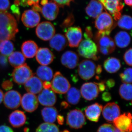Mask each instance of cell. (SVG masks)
Instances as JSON below:
<instances>
[{"mask_svg": "<svg viewBox=\"0 0 132 132\" xmlns=\"http://www.w3.org/2000/svg\"><path fill=\"white\" fill-rule=\"evenodd\" d=\"M18 32V25L14 16L6 11L0 12V42L14 40Z\"/></svg>", "mask_w": 132, "mask_h": 132, "instance_id": "cell-1", "label": "cell"}, {"mask_svg": "<svg viewBox=\"0 0 132 132\" xmlns=\"http://www.w3.org/2000/svg\"><path fill=\"white\" fill-rule=\"evenodd\" d=\"M94 40L97 43L98 50L104 55L111 54L115 50L114 41L106 33L98 31L95 36Z\"/></svg>", "mask_w": 132, "mask_h": 132, "instance_id": "cell-2", "label": "cell"}, {"mask_svg": "<svg viewBox=\"0 0 132 132\" xmlns=\"http://www.w3.org/2000/svg\"><path fill=\"white\" fill-rule=\"evenodd\" d=\"M78 53L80 56L88 59L97 60L98 47L95 43L91 39H86L82 41L78 46Z\"/></svg>", "mask_w": 132, "mask_h": 132, "instance_id": "cell-3", "label": "cell"}, {"mask_svg": "<svg viewBox=\"0 0 132 132\" xmlns=\"http://www.w3.org/2000/svg\"><path fill=\"white\" fill-rule=\"evenodd\" d=\"M95 25L98 31L105 33L109 35L116 26L112 17L107 12H103L97 16Z\"/></svg>", "mask_w": 132, "mask_h": 132, "instance_id": "cell-4", "label": "cell"}, {"mask_svg": "<svg viewBox=\"0 0 132 132\" xmlns=\"http://www.w3.org/2000/svg\"><path fill=\"white\" fill-rule=\"evenodd\" d=\"M71 88L68 80L60 72H57L51 82V89L54 93L59 94H65Z\"/></svg>", "mask_w": 132, "mask_h": 132, "instance_id": "cell-5", "label": "cell"}, {"mask_svg": "<svg viewBox=\"0 0 132 132\" xmlns=\"http://www.w3.org/2000/svg\"><path fill=\"white\" fill-rule=\"evenodd\" d=\"M33 75L31 69L26 64L15 67L12 74L13 80L19 85L25 84Z\"/></svg>", "mask_w": 132, "mask_h": 132, "instance_id": "cell-6", "label": "cell"}, {"mask_svg": "<svg viewBox=\"0 0 132 132\" xmlns=\"http://www.w3.org/2000/svg\"><path fill=\"white\" fill-rule=\"evenodd\" d=\"M104 8L112 15L116 21H118L121 16L124 5L122 0H98Z\"/></svg>", "mask_w": 132, "mask_h": 132, "instance_id": "cell-7", "label": "cell"}, {"mask_svg": "<svg viewBox=\"0 0 132 132\" xmlns=\"http://www.w3.org/2000/svg\"><path fill=\"white\" fill-rule=\"evenodd\" d=\"M96 68L95 64L92 61L89 60H83L79 64L78 74L82 79L88 80L95 75Z\"/></svg>", "mask_w": 132, "mask_h": 132, "instance_id": "cell-8", "label": "cell"}, {"mask_svg": "<svg viewBox=\"0 0 132 132\" xmlns=\"http://www.w3.org/2000/svg\"><path fill=\"white\" fill-rule=\"evenodd\" d=\"M55 29L54 26L49 21H44L39 24L36 29L37 36L44 41L51 39L55 35Z\"/></svg>", "mask_w": 132, "mask_h": 132, "instance_id": "cell-9", "label": "cell"}, {"mask_svg": "<svg viewBox=\"0 0 132 132\" xmlns=\"http://www.w3.org/2000/svg\"><path fill=\"white\" fill-rule=\"evenodd\" d=\"M86 122L85 117L80 110L74 109L70 111L67 118V123L70 127L75 129L82 127Z\"/></svg>", "mask_w": 132, "mask_h": 132, "instance_id": "cell-10", "label": "cell"}, {"mask_svg": "<svg viewBox=\"0 0 132 132\" xmlns=\"http://www.w3.org/2000/svg\"><path fill=\"white\" fill-rule=\"evenodd\" d=\"M68 44L71 47H77L82 40V32L80 27H77L69 28L65 33Z\"/></svg>", "mask_w": 132, "mask_h": 132, "instance_id": "cell-11", "label": "cell"}, {"mask_svg": "<svg viewBox=\"0 0 132 132\" xmlns=\"http://www.w3.org/2000/svg\"><path fill=\"white\" fill-rule=\"evenodd\" d=\"M116 128L122 132H131L132 115L130 112L120 115L113 121Z\"/></svg>", "mask_w": 132, "mask_h": 132, "instance_id": "cell-12", "label": "cell"}, {"mask_svg": "<svg viewBox=\"0 0 132 132\" xmlns=\"http://www.w3.org/2000/svg\"><path fill=\"white\" fill-rule=\"evenodd\" d=\"M21 99V95L19 92L15 90H10L4 95L3 102L7 108L15 109L20 106Z\"/></svg>", "mask_w": 132, "mask_h": 132, "instance_id": "cell-13", "label": "cell"}, {"mask_svg": "<svg viewBox=\"0 0 132 132\" xmlns=\"http://www.w3.org/2000/svg\"><path fill=\"white\" fill-rule=\"evenodd\" d=\"M41 6L40 12L43 17L48 20L53 21L57 18L59 13V7L51 0L47 1Z\"/></svg>", "mask_w": 132, "mask_h": 132, "instance_id": "cell-14", "label": "cell"}, {"mask_svg": "<svg viewBox=\"0 0 132 132\" xmlns=\"http://www.w3.org/2000/svg\"><path fill=\"white\" fill-rule=\"evenodd\" d=\"M21 20L24 26L28 28L35 27L38 26L40 20L39 14L33 10L24 11L21 16Z\"/></svg>", "mask_w": 132, "mask_h": 132, "instance_id": "cell-15", "label": "cell"}, {"mask_svg": "<svg viewBox=\"0 0 132 132\" xmlns=\"http://www.w3.org/2000/svg\"><path fill=\"white\" fill-rule=\"evenodd\" d=\"M80 94L83 98L88 101H92L98 97L99 90L95 82L84 83L80 88Z\"/></svg>", "mask_w": 132, "mask_h": 132, "instance_id": "cell-16", "label": "cell"}, {"mask_svg": "<svg viewBox=\"0 0 132 132\" xmlns=\"http://www.w3.org/2000/svg\"><path fill=\"white\" fill-rule=\"evenodd\" d=\"M22 108L28 112H32L38 108L39 101L35 95L28 93L21 98V102Z\"/></svg>", "mask_w": 132, "mask_h": 132, "instance_id": "cell-17", "label": "cell"}, {"mask_svg": "<svg viewBox=\"0 0 132 132\" xmlns=\"http://www.w3.org/2000/svg\"><path fill=\"white\" fill-rule=\"evenodd\" d=\"M102 114L104 119L109 123H112L116 118L120 115V110L118 104L110 102L106 104L102 108Z\"/></svg>", "mask_w": 132, "mask_h": 132, "instance_id": "cell-18", "label": "cell"}, {"mask_svg": "<svg viewBox=\"0 0 132 132\" xmlns=\"http://www.w3.org/2000/svg\"><path fill=\"white\" fill-rule=\"evenodd\" d=\"M38 101L45 106H52L56 103L57 96L51 89H44L38 96Z\"/></svg>", "mask_w": 132, "mask_h": 132, "instance_id": "cell-19", "label": "cell"}, {"mask_svg": "<svg viewBox=\"0 0 132 132\" xmlns=\"http://www.w3.org/2000/svg\"><path fill=\"white\" fill-rule=\"evenodd\" d=\"M36 58L37 62L42 65L47 66L53 62L54 55L47 48H40L38 49Z\"/></svg>", "mask_w": 132, "mask_h": 132, "instance_id": "cell-20", "label": "cell"}, {"mask_svg": "<svg viewBox=\"0 0 132 132\" xmlns=\"http://www.w3.org/2000/svg\"><path fill=\"white\" fill-rule=\"evenodd\" d=\"M79 58L78 54L72 51H66L62 55L61 61L63 65L69 69H74L78 65Z\"/></svg>", "mask_w": 132, "mask_h": 132, "instance_id": "cell-21", "label": "cell"}, {"mask_svg": "<svg viewBox=\"0 0 132 132\" xmlns=\"http://www.w3.org/2000/svg\"><path fill=\"white\" fill-rule=\"evenodd\" d=\"M24 87L28 93L34 94L40 93L43 89V82L38 77L32 76L24 84Z\"/></svg>", "mask_w": 132, "mask_h": 132, "instance_id": "cell-22", "label": "cell"}, {"mask_svg": "<svg viewBox=\"0 0 132 132\" xmlns=\"http://www.w3.org/2000/svg\"><path fill=\"white\" fill-rule=\"evenodd\" d=\"M102 108L103 107L101 105L98 103H95L87 108L85 111V114L89 120L94 122H98Z\"/></svg>", "mask_w": 132, "mask_h": 132, "instance_id": "cell-23", "label": "cell"}, {"mask_svg": "<svg viewBox=\"0 0 132 132\" xmlns=\"http://www.w3.org/2000/svg\"><path fill=\"white\" fill-rule=\"evenodd\" d=\"M104 7L98 0H91L86 8V12L88 15L96 18L103 12Z\"/></svg>", "mask_w": 132, "mask_h": 132, "instance_id": "cell-24", "label": "cell"}, {"mask_svg": "<svg viewBox=\"0 0 132 132\" xmlns=\"http://www.w3.org/2000/svg\"><path fill=\"white\" fill-rule=\"evenodd\" d=\"M68 44V42L65 36L61 34L55 35L49 42L50 47L58 52L65 49Z\"/></svg>", "mask_w": 132, "mask_h": 132, "instance_id": "cell-25", "label": "cell"}, {"mask_svg": "<svg viewBox=\"0 0 132 132\" xmlns=\"http://www.w3.org/2000/svg\"><path fill=\"white\" fill-rule=\"evenodd\" d=\"M27 118L23 112L19 110L14 111L10 114L9 118L10 123L14 128L22 126L26 123Z\"/></svg>", "mask_w": 132, "mask_h": 132, "instance_id": "cell-26", "label": "cell"}, {"mask_svg": "<svg viewBox=\"0 0 132 132\" xmlns=\"http://www.w3.org/2000/svg\"><path fill=\"white\" fill-rule=\"evenodd\" d=\"M38 46L34 41L27 40L23 43L21 49L22 53L26 58L31 59L34 57L38 50Z\"/></svg>", "mask_w": 132, "mask_h": 132, "instance_id": "cell-27", "label": "cell"}, {"mask_svg": "<svg viewBox=\"0 0 132 132\" xmlns=\"http://www.w3.org/2000/svg\"><path fill=\"white\" fill-rule=\"evenodd\" d=\"M41 114L43 120L46 123H53L57 119L58 111L54 107L47 106L43 109Z\"/></svg>", "mask_w": 132, "mask_h": 132, "instance_id": "cell-28", "label": "cell"}, {"mask_svg": "<svg viewBox=\"0 0 132 132\" xmlns=\"http://www.w3.org/2000/svg\"><path fill=\"white\" fill-rule=\"evenodd\" d=\"M114 43L118 47L124 48L130 44L131 37L126 31H121L117 33L114 36Z\"/></svg>", "mask_w": 132, "mask_h": 132, "instance_id": "cell-29", "label": "cell"}, {"mask_svg": "<svg viewBox=\"0 0 132 132\" xmlns=\"http://www.w3.org/2000/svg\"><path fill=\"white\" fill-rule=\"evenodd\" d=\"M104 68L110 73H115L121 67V64L119 59L115 57H110L104 61Z\"/></svg>", "mask_w": 132, "mask_h": 132, "instance_id": "cell-30", "label": "cell"}, {"mask_svg": "<svg viewBox=\"0 0 132 132\" xmlns=\"http://www.w3.org/2000/svg\"><path fill=\"white\" fill-rule=\"evenodd\" d=\"M36 75L43 81H50L53 76V72L52 68L47 66H40L37 69Z\"/></svg>", "mask_w": 132, "mask_h": 132, "instance_id": "cell-31", "label": "cell"}, {"mask_svg": "<svg viewBox=\"0 0 132 132\" xmlns=\"http://www.w3.org/2000/svg\"><path fill=\"white\" fill-rule=\"evenodd\" d=\"M10 64L14 67H16L25 64L26 57L21 52H13L8 58Z\"/></svg>", "mask_w": 132, "mask_h": 132, "instance_id": "cell-32", "label": "cell"}, {"mask_svg": "<svg viewBox=\"0 0 132 132\" xmlns=\"http://www.w3.org/2000/svg\"><path fill=\"white\" fill-rule=\"evenodd\" d=\"M65 98L68 103L76 105L79 103L81 97L80 91L75 87L70 88L67 92Z\"/></svg>", "mask_w": 132, "mask_h": 132, "instance_id": "cell-33", "label": "cell"}, {"mask_svg": "<svg viewBox=\"0 0 132 132\" xmlns=\"http://www.w3.org/2000/svg\"><path fill=\"white\" fill-rule=\"evenodd\" d=\"M14 45L10 40H4L0 42V54L7 57L13 52Z\"/></svg>", "mask_w": 132, "mask_h": 132, "instance_id": "cell-34", "label": "cell"}, {"mask_svg": "<svg viewBox=\"0 0 132 132\" xmlns=\"http://www.w3.org/2000/svg\"><path fill=\"white\" fill-rule=\"evenodd\" d=\"M132 90L131 84L123 83L120 87L119 93L122 98L127 101H131Z\"/></svg>", "mask_w": 132, "mask_h": 132, "instance_id": "cell-35", "label": "cell"}, {"mask_svg": "<svg viewBox=\"0 0 132 132\" xmlns=\"http://www.w3.org/2000/svg\"><path fill=\"white\" fill-rule=\"evenodd\" d=\"M118 25L120 28L130 30L132 28V18L130 15H121L118 20Z\"/></svg>", "mask_w": 132, "mask_h": 132, "instance_id": "cell-36", "label": "cell"}, {"mask_svg": "<svg viewBox=\"0 0 132 132\" xmlns=\"http://www.w3.org/2000/svg\"><path fill=\"white\" fill-rule=\"evenodd\" d=\"M36 132H59V128L53 123H45L41 124Z\"/></svg>", "mask_w": 132, "mask_h": 132, "instance_id": "cell-37", "label": "cell"}, {"mask_svg": "<svg viewBox=\"0 0 132 132\" xmlns=\"http://www.w3.org/2000/svg\"><path fill=\"white\" fill-rule=\"evenodd\" d=\"M132 68L126 69L122 73L120 74L121 79L123 83H130L132 82Z\"/></svg>", "mask_w": 132, "mask_h": 132, "instance_id": "cell-38", "label": "cell"}, {"mask_svg": "<svg viewBox=\"0 0 132 132\" xmlns=\"http://www.w3.org/2000/svg\"><path fill=\"white\" fill-rule=\"evenodd\" d=\"M40 0H16L15 5H21L22 6H32V7L40 6L39 5Z\"/></svg>", "mask_w": 132, "mask_h": 132, "instance_id": "cell-39", "label": "cell"}, {"mask_svg": "<svg viewBox=\"0 0 132 132\" xmlns=\"http://www.w3.org/2000/svg\"><path fill=\"white\" fill-rule=\"evenodd\" d=\"M116 127L110 124H104L98 129L97 132H115Z\"/></svg>", "mask_w": 132, "mask_h": 132, "instance_id": "cell-40", "label": "cell"}, {"mask_svg": "<svg viewBox=\"0 0 132 132\" xmlns=\"http://www.w3.org/2000/svg\"><path fill=\"white\" fill-rule=\"evenodd\" d=\"M132 48L127 50L124 54V60L126 64L128 65L132 66Z\"/></svg>", "mask_w": 132, "mask_h": 132, "instance_id": "cell-41", "label": "cell"}, {"mask_svg": "<svg viewBox=\"0 0 132 132\" xmlns=\"http://www.w3.org/2000/svg\"><path fill=\"white\" fill-rule=\"evenodd\" d=\"M9 0H0V12L7 11L10 6Z\"/></svg>", "mask_w": 132, "mask_h": 132, "instance_id": "cell-42", "label": "cell"}, {"mask_svg": "<svg viewBox=\"0 0 132 132\" xmlns=\"http://www.w3.org/2000/svg\"><path fill=\"white\" fill-rule=\"evenodd\" d=\"M51 1L56 3L59 7H63L65 6H69L71 3L73 1V0H51Z\"/></svg>", "mask_w": 132, "mask_h": 132, "instance_id": "cell-43", "label": "cell"}, {"mask_svg": "<svg viewBox=\"0 0 132 132\" xmlns=\"http://www.w3.org/2000/svg\"><path fill=\"white\" fill-rule=\"evenodd\" d=\"M13 82L9 80H5L3 81L2 85V88L6 90H9L12 89L13 87Z\"/></svg>", "mask_w": 132, "mask_h": 132, "instance_id": "cell-44", "label": "cell"}, {"mask_svg": "<svg viewBox=\"0 0 132 132\" xmlns=\"http://www.w3.org/2000/svg\"><path fill=\"white\" fill-rule=\"evenodd\" d=\"M84 36L86 39H91L93 37L92 28L90 27H87L86 29Z\"/></svg>", "mask_w": 132, "mask_h": 132, "instance_id": "cell-45", "label": "cell"}, {"mask_svg": "<svg viewBox=\"0 0 132 132\" xmlns=\"http://www.w3.org/2000/svg\"><path fill=\"white\" fill-rule=\"evenodd\" d=\"M11 9L13 11V13L15 14H16V16L17 17V19L18 20H19V18H20V13L19 11V9L18 7V5H13L11 7Z\"/></svg>", "mask_w": 132, "mask_h": 132, "instance_id": "cell-46", "label": "cell"}, {"mask_svg": "<svg viewBox=\"0 0 132 132\" xmlns=\"http://www.w3.org/2000/svg\"><path fill=\"white\" fill-rule=\"evenodd\" d=\"M7 64V60L6 57L0 55V65L2 67H5Z\"/></svg>", "mask_w": 132, "mask_h": 132, "instance_id": "cell-47", "label": "cell"}, {"mask_svg": "<svg viewBox=\"0 0 132 132\" xmlns=\"http://www.w3.org/2000/svg\"><path fill=\"white\" fill-rule=\"evenodd\" d=\"M0 132H14L12 128L6 125L0 126Z\"/></svg>", "mask_w": 132, "mask_h": 132, "instance_id": "cell-48", "label": "cell"}, {"mask_svg": "<svg viewBox=\"0 0 132 132\" xmlns=\"http://www.w3.org/2000/svg\"><path fill=\"white\" fill-rule=\"evenodd\" d=\"M102 98L105 101H108L112 99L111 94L108 92H104L102 95Z\"/></svg>", "mask_w": 132, "mask_h": 132, "instance_id": "cell-49", "label": "cell"}, {"mask_svg": "<svg viewBox=\"0 0 132 132\" xmlns=\"http://www.w3.org/2000/svg\"><path fill=\"white\" fill-rule=\"evenodd\" d=\"M96 85L98 86L99 92H102L105 90L106 88V86L105 85V82L104 81H102L98 83H96Z\"/></svg>", "mask_w": 132, "mask_h": 132, "instance_id": "cell-50", "label": "cell"}, {"mask_svg": "<svg viewBox=\"0 0 132 132\" xmlns=\"http://www.w3.org/2000/svg\"><path fill=\"white\" fill-rule=\"evenodd\" d=\"M107 86L109 88H112L115 85V82L113 79H109L105 82Z\"/></svg>", "mask_w": 132, "mask_h": 132, "instance_id": "cell-51", "label": "cell"}, {"mask_svg": "<svg viewBox=\"0 0 132 132\" xmlns=\"http://www.w3.org/2000/svg\"><path fill=\"white\" fill-rule=\"evenodd\" d=\"M43 87L44 89H51V82L48 81H44L43 82Z\"/></svg>", "mask_w": 132, "mask_h": 132, "instance_id": "cell-52", "label": "cell"}, {"mask_svg": "<svg viewBox=\"0 0 132 132\" xmlns=\"http://www.w3.org/2000/svg\"><path fill=\"white\" fill-rule=\"evenodd\" d=\"M57 121H58V123L60 125H62L64 123V118L63 116H62L61 115H58L57 117Z\"/></svg>", "mask_w": 132, "mask_h": 132, "instance_id": "cell-53", "label": "cell"}, {"mask_svg": "<svg viewBox=\"0 0 132 132\" xmlns=\"http://www.w3.org/2000/svg\"><path fill=\"white\" fill-rule=\"evenodd\" d=\"M102 71V68L101 65H98L96 68V73L97 74H100Z\"/></svg>", "mask_w": 132, "mask_h": 132, "instance_id": "cell-54", "label": "cell"}, {"mask_svg": "<svg viewBox=\"0 0 132 132\" xmlns=\"http://www.w3.org/2000/svg\"><path fill=\"white\" fill-rule=\"evenodd\" d=\"M4 94L2 90L0 89V104L2 103L3 100V97H4Z\"/></svg>", "mask_w": 132, "mask_h": 132, "instance_id": "cell-55", "label": "cell"}, {"mask_svg": "<svg viewBox=\"0 0 132 132\" xmlns=\"http://www.w3.org/2000/svg\"><path fill=\"white\" fill-rule=\"evenodd\" d=\"M125 3L128 6L131 7L132 5V0H124Z\"/></svg>", "mask_w": 132, "mask_h": 132, "instance_id": "cell-56", "label": "cell"}, {"mask_svg": "<svg viewBox=\"0 0 132 132\" xmlns=\"http://www.w3.org/2000/svg\"><path fill=\"white\" fill-rule=\"evenodd\" d=\"M68 104L65 102H62L61 106L63 107L64 108H66L68 107Z\"/></svg>", "mask_w": 132, "mask_h": 132, "instance_id": "cell-57", "label": "cell"}, {"mask_svg": "<svg viewBox=\"0 0 132 132\" xmlns=\"http://www.w3.org/2000/svg\"><path fill=\"white\" fill-rule=\"evenodd\" d=\"M115 132H122L121 131H120L119 130H118V129H117V128H116Z\"/></svg>", "mask_w": 132, "mask_h": 132, "instance_id": "cell-58", "label": "cell"}, {"mask_svg": "<svg viewBox=\"0 0 132 132\" xmlns=\"http://www.w3.org/2000/svg\"><path fill=\"white\" fill-rule=\"evenodd\" d=\"M62 132H70L69 131L67 130H64V131H63Z\"/></svg>", "mask_w": 132, "mask_h": 132, "instance_id": "cell-59", "label": "cell"}]
</instances>
